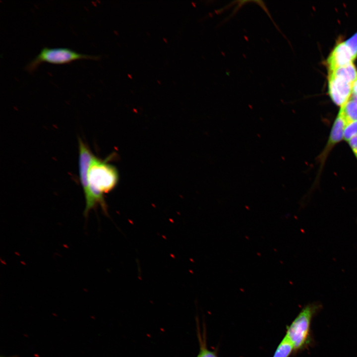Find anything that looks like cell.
I'll list each match as a JSON object with an SVG mask.
<instances>
[{
    "label": "cell",
    "instance_id": "1",
    "mask_svg": "<svg viewBox=\"0 0 357 357\" xmlns=\"http://www.w3.org/2000/svg\"><path fill=\"white\" fill-rule=\"evenodd\" d=\"M119 178L117 168L108 163V160H103L95 157L88 172V189L84 195V216H87L90 210L99 205L103 209L106 208L104 195L115 187Z\"/></svg>",
    "mask_w": 357,
    "mask_h": 357
},
{
    "label": "cell",
    "instance_id": "2",
    "mask_svg": "<svg viewBox=\"0 0 357 357\" xmlns=\"http://www.w3.org/2000/svg\"><path fill=\"white\" fill-rule=\"evenodd\" d=\"M318 304L309 303L287 327L286 336L293 345L295 353L304 349L310 342V328L313 314Z\"/></svg>",
    "mask_w": 357,
    "mask_h": 357
},
{
    "label": "cell",
    "instance_id": "3",
    "mask_svg": "<svg viewBox=\"0 0 357 357\" xmlns=\"http://www.w3.org/2000/svg\"><path fill=\"white\" fill-rule=\"evenodd\" d=\"M99 57L78 53L68 48L44 47L40 53L25 66V69L32 72L43 62L54 64H64L79 59L98 60Z\"/></svg>",
    "mask_w": 357,
    "mask_h": 357
},
{
    "label": "cell",
    "instance_id": "4",
    "mask_svg": "<svg viewBox=\"0 0 357 357\" xmlns=\"http://www.w3.org/2000/svg\"><path fill=\"white\" fill-rule=\"evenodd\" d=\"M329 93L334 103L341 107L352 95V83L341 77L329 74Z\"/></svg>",
    "mask_w": 357,
    "mask_h": 357
},
{
    "label": "cell",
    "instance_id": "5",
    "mask_svg": "<svg viewBox=\"0 0 357 357\" xmlns=\"http://www.w3.org/2000/svg\"><path fill=\"white\" fill-rule=\"evenodd\" d=\"M346 124L345 115L342 108H341L334 122L328 140L318 158L321 165L324 163L333 148L343 138Z\"/></svg>",
    "mask_w": 357,
    "mask_h": 357
},
{
    "label": "cell",
    "instance_id": "6",
    "mask_svg": "<svg viewBox=\"0 0 357 357\" xmlns=\"http://www.w3.org/2000/svg\"><path fill=\"white\" fill-rule=\"evenodd\" d=\"M78 145L79 178L85 195L88 189V175L89 170L95 156L80 138L78 139Z\"/></svg>",
    "mask_w": 357,
    "mask_h": 357
},
{
    "label": "cell",
    "instance_id": "7",
    "mask_svg": "<svg viewBox=\"0 0 357 357\" xmlns=\"http://www.w3.org/2000/svg\"><path fill=\"white\" fill-rule=\"evenodd\" d=\"M354 60L345 42L340 43L335 47L327 59L329 72L353 62Z\"/></svg>",
    "mask_w": 357,
    "mask_h": 357
},
{
    "label": "cell",
    "instance_id": "8",
    "mask_svg": "<svg viewBox=\"0 0 357 357\" xmlns=\"http://www.w3.org/2000/svg\"><path fill=\"white\" fill-rule=\"evenodd\" d=\"M196 334L199 344V352L196 357H219L217 350H210L207 346L206 325L204 322L201 329L199 319L196 317Z\"/></svg>",
    "mask_w": 357,
    "mask_h": 357
},
{
    "label": "cell",
    "instance_id": "9",
    "mask_svg": "<svg viewBox=\"0 0 357 357\" xmlns=\"http://www.w3.org/2000/svg\"><path fill=\"white\" fill-rule=\"evenodd\" d=\"M329 74L341 77L352 84L357 79V70L353 62L329 72Z\"/></svg>",
    "mask_w": 357,
    "mask_h": 357
},
{
    "label": "cell",
    "instance_id": "10",
    "mask_svg": "<svg viewBox=\"0 0 357 357\" xmlns=\"http://www.w3.org/2000/svg\"><path fill=\"white\" fill-rule=\"evenodd\" d=\"M294 352L295 350L293 345L284 336L278 345L273 357H290Z\"/></svg>",
    "mask_w": 357,
    "mask_h": 357
},
{
    "label": "cell",
    "instance_id": "11",
    "mask_svg": "<svg viewBox=\"0 0 357 357\" xmlns=\"http://www.w3.org/2000/svg\"><path fill=\"white\" fill-rule=\"evenodd\" d=\"M342 108L346 123L357 120V103L351 98L341 107Z\"/></svg>",
    "mask_w": 357,
    "mask_h": 357
},
{
    "label": "cell",
    "instance_id": "12",
    "mask_svg": "<svg viewBox=\"0 0 357 357\" xmlns=\"http://www.w3.org/2000/svg\"><path fill=\"white\" fill-rule=\"evenodd\" d=\"M357 136V120L346 123L343 138L349 141L352 138Z\"/></svg>",
    "mask_w": 357,
    "mask_h": 357
},
{
    "label": "cell",
    "instance_id": "13",
    "mask_svg": "<svg viewBox=\"0 0 357 357\" xmlns=\"http://www.w3.org/2000/svg\"><path fill=\"white\" fill-rule=\"evenodd\" d=\"M344 42L355 59L357 56V32Z\"/></svg>",
    "mask_w": 357,
    "mask_h": 357
},
{
    "label": "cell",
    "instance_id": "14",
    "mask_svg": "<svg viewBox=\"0 0 357 357\" xmlns=\"http://www.w3.org/2000/svg\"><path fill=\"white\" fill-rule=\"evenodd\" d=\"M348 142L354 155L357 159V136L352 138Z\"/></svg>",
    "mask_w": 357,
    "mask_h": 357
},
{
    "label": "cell",
    "instance_id": "15",
    "mask_svg": "<svg viewBox=\"0 0 357 357\" xmlns=\"http://www.w3.org/2000/svg\"><path fill=\"white\" fill-rule=\"evenodd\" d=\"M352 94L357 95V79L352 84Z\"/></svg>",
    "mask_w": 357,
    "mask_h": 357
},
{
    "label": "cell",
    "instance_id": "16",
    "mask_svg": "<svg viewBox=\"0 0 357 357\" xmlns=\"http://www.w3.org/2000/svg\"><path fill=\"white\" fill-rule=\"evenodd\" d=\"M0 357H2V356H1Z\"/></svg>",
    "mask_w": 357,
    "mask_h": 357
}]
</instances>
